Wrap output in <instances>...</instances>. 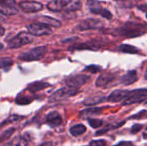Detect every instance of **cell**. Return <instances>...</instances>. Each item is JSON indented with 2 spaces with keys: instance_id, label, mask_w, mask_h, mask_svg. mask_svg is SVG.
<instances>
[{
  "instance_id": "obj_1",
  "label": "cell",
  "mask_w": 147,
  "mask_h": 146,
  "mask_svg": "<svg viewBox=\"0 0 147 146\" xmlns=\"http://www.w3.org/2000/svg\"><path fill=\"white\" fill-rule=\"evenodd\" d=\"M47 52L46 46H38L19 55V59L23 61H36L41 59Z\"/></svg>"
},
{
  "instance_id": "obj_2",
  "label": "cell",
  "mask_w": 147,
  "mask_h": 146,
  "mask_svg": "<svg viewBox=\"0 0 147 146\" xmlns=\"http://www.w3.org/2000/svg\"><path fill=\"white\" fill-rule=\"evenodd\" d=\"M34 40L33 35L27 32H21L14 38H12L9 42V48H18L24 45L29 44Z\"/></svg>"
},
{
  "instance_id": "obj_3",
  "label": "cell",
  "mask_w": 147,
  "mask_h": 146,
  "mask_svg": "<svg viewBox=\"0 0 147 146\" xmlns=\"http://www.w3.org/2000/svg\"><path fill=\"white\" fill-rule=\"evenodd\" d=\"M79 92L78 88H71V87H65L62 89H59V90H57L56 92H54L51 96H50V102L53 101H59V100H62L67 97H71L75 95H77Z\"/></svg>"
},
{
  "instance_id": "obj_4",
  "label": "cell",
  "mask_w": 147,
  "mask_h": 146,
  "mask_svg": "<svg viewBox=\"0 0 147 146\" xmlns=\"http://www.w3.org/2000/svg\"><path fill=\"white\" fill-rule=\"evenodd\" d=\"M28 31L30 34L34 36H41V35H47L52 33V29L42 23L36 22V23H31L27 27Z\"/></svg>"
},
{
  "instance_id": "obj_5",
  "label": "cell",
  "mask_w": 147,
  "mask_h": 146,
  "mask_svg": "<svg viewBox=\"0 0 147 146\" xmlns=\"http://www.w3.org/2000/svg\"><path fill=\"white\" fill-rule=\"evenodd\" d=\"M146 30L143 28V26L140 24H126V26L122 28L121 34L127 36V37H134L143 34Z\"/></svg>"
},
{
  "instance_id": "obj_6",
  "label": "cell",
  "mask_w": 147,
  "mask_h": 146,
  "mask_svg": "<svg viewBox=\"0 0 147 146\" xmlns=\"http://www.w3.org/2000/svg\"><path fill=\"white\" fill-rule=\"evenodd\" d=\"M90 81V77L89 76L79 74V75H75V76L68 77L65 80V83H66V86H68V87L78 88L79 86L84 85V84L89 83Z\"/></svg>"
},
{
  "instance_id": "obj_7",
  "label": "cell",
  "mask_w": 147,
  "mask_h": 146,
  "mask_svg": "<svg viewBox=\"0 0 147 146\" xmlns=\"http://www.w3.org/2000/svg\"><path fill=\"white\" fill-rule=\"evenodd\" d=\"M0 12L6 15H13L17 14L18 9L16 6L15 0H1Z\"/></svg>"
},
{
  "instance_id": "obj_8",
  "label": "cell",
  "mask_w": 147,
  "mask_h": 146,
  "mask_svg": "<svg viewBox=\"0 0 147 146\" xmlns=\"http://www.w3.org/2000/svg\"><path fill=\"white\" fill-rule=\"evenodd\" d=\"M19 7L26 13H34L41 10L43 9V5L35 1H23L19 3Z\"/></svg>"
},
{
  "instance_id": "obj_9",
  "label": "cell",
  "mask_w": 147,
  "mask_h": 146,
  "mask_svg": "<svg viewBox=\"0 0 147 146\" xmlns=\"http://www.w3.org/2000/svg\"><path fill=\"white\" fill-rule=\"evenodd\" d=\"M127 93H128V90H125V89L115 90L106 98V101L109 102H123L127 98Z\"/></svg>"
},
{
  "instance_id": "obj_10",
  "label": "cell",
  "mask_w": 147,
  "mask_h": 146,
  "mask_svg": "<svg viewBox=\"0 0 147 146\" xmlns=\"http://www.w3.org/2000/svg\"><path fill=\"white\" fill-rule=\"evenodd\" d=\"M103 22L100 20L96 19H87L83 21L79 25L80 30H88V29H95L100 28Z\"/></svg>"
},
{
  "instance_id": "obj_11",
  "label": "cell",
  "mask_w": 147,
  "mask_h": 146,
  "mask_svg": "<svg viewBox=\"0 0 147 146\" xmlns=\"http://www.w3.org/2000/svg\"><path fill=\"white\" fill-rule=\"evenodd\" d=\"M138 73L135 70L133 71H127V73H126L125 75H123L121 79L120 82L121 83L124 84V85H130L134 83L135 82L138 81Z\"/></svg>"
},
{
  "instance_id": "obj_12",
  "label": "cell",
  "mask_w": 147,
  "mask_h": 146,
  "mask_svg": "<svg viewBox=\"0 0 147 146\" xmlns=\"http://www.w3.org/2000/svg\"><path fill=\"white\" fill-rule=\"evenodd\" d=\"M47 122L51 127L59 126L62 123V118L60 114L56 111H52L47 115Z\"/></svg>"
},
{
  "instance_id": "obj_13",
  "label": "cell",
  "mask_w": 147,
  "mask_h": 146,
  "mask_svg": "<svg viewBox=\"0 0 147 146\" xmlns=\"http://www.w3.org/2000/svg\"><path fill=\"white\" fill-rule=\"evenodd\" d=\"M114 78H115V77L112 74H107V73L102 74L97 77V79L96 81V85L97 87H104L108 83H109L111 81H113Z\"/></svg>"
},
{
  "instance_id": "obj_14",
  "label": "cell",
  "mask_w": 147,
  "mask_h": 146,
  "mask_svg": "<svg viewBox=\"0 0 147 146\" xmlns=\"http://www.w3.org/2000/svg\"><path fill=\"white\" fill-rule=\"evenodd\" d=\"M38 22L40 23H42V24H45L47 26H52V27H55V28H59L61 26V22L57 20V19H54V18H52V17H49V16H41Z\"/></svg>"
},
{
  "instance_id": "obj_15",
  "label": "cell",
  "mask_w": 147,
  "mask_h": 146,
  "mask_svg": "<svg viewBox=\"0 0 147 146\" xmlns=\"http://www.w3.org/2000/svg\"><path fill=\"white\" fill-rule=\"evenodd\" d=\"M51 85L47 83H44V82H34L31 84H29L28 86V89L32 92V93H35L38 92L40 90H42L47 87H50Z\"/></svg>"
},
{
  "instance_id": "obj_16",
  "label": "cell",
  "mask_w": 147,
  "mask_h": 146,
  "mask_svg": "<svg viewBox=\"0 0 147 146\" xmlns=\"http://www.w3.org/2000/svg\"><path fill=\"white\" fill-rule=\"evenodd\" d=\"M88 5L90 11L94 14H101L103 8L102 7L101 3L96 0H88Z\"/></svg>"
},
{
  "instance_id": "obj_17",
  "label": "cell",
  "mask_w": 147,
  "mask_h": 146,
  "mask_svg": "<svg viewBox=\"0 0 147 146\" xmlns=\"http://www.w3.org/2000/svg\"><path fill=\"white\" fill-rule=\"evenodd\" d=\"M28 137L25 136H17L12 139L9 143V146H28Z\"/></svg>"
},
{
  "instance_id": "obj_18",
  "label": "cell",
  "mask_w": 147,
  "mask_h": 146,
  "mask_svg": "<svg viewBox=\"0 0 147 146\" xmlns=\"http://www.w3.org/2000/svg\"><path fill=\"white\" fill-rule=\"evenodd\" d=\"M101 113H102V108H88V109L83 110L81 112V115L84 119V118H90L91 116H94V115H98Z\"/></svg>"
},
{
  "instance_id": "obj_19",
  "label": "cell",
  "mask_w": 147,
  "mask_h": 146,
  "mask_svg": "<svg viewBox=\"0 0 147 146\" xmlns=\"http://www.w3.org/2000/svg\"><path fill=\"white\" fill-rule=\"evenodd\" d=\"M86 132V126L82 124H78L72 126L70 129V133L74 137H78L82 134H84Z\"/></svg>"
},
{
  "instance_id": "obj_20",
  "label": "cell",
  "mask_w": 147,
  "mask_h": 146,
  "mask_svg": "<svg viewBox=\"0 0 147 146\" xmlns=\"http://www.w3.org/2000/svg\"><path fill=\"white\" fill-rule=\"evenodd\" d=\"M47 7L49 10L55 11V12H59L63 9L61 3H60V0H53L47 3Z\"/></svg>"
},
{
  "instance_id": "obj_21",
  "label": "cell",
  "mask_w": 147,
  "mask_h": 146,
  "mask_svg": "<svg viewBox=\"0 0 147 146\" xmlns=\"http://www.w3.org/2000/svg\"><path fill=\"white\" fill-rule=\"evenodd\" d=\"M124 123H125V120H123V121H121V122H119V123H117V124H115V125H108V126H106V127H104L103 129H102V130L98 131L97 133H96V136H100V135H102V134L106 133H107L108 131H109V130L119 128V127L121 126Z\"/></svg>"
},
{
  "instance_id": "obj_22",
  "label": "cell",
  "mask_w": 147,
  "mask_h": 146,
  "mask_svg": "<svg viewBox=\"0 0 147 146\" xmlns=\"http://www.w3.org/2000/svg\"><path fill=\"white\" fill-rule=\"evenodd\" d=\"M120 50L123 52H126V53H138V52H140V50L137 47L133 46L131 45H127V44L121 45Z\"/></svg>"
},
{
  "instance_id": "obj_23",
  "label": "cell",
  "mask_w": 147,
  "mask_h": 146,
  "mask_svg": "<svg viewBox=\"0 0 147 146\" xmlns=\"http://www.w3.org/2000/svg\"><path fill=\"white\" fill-rule=\"evenodd\" d=\"M80 8H81L80 0H72L67 5V7L65 8V9L67 10V11H76V10H78Z\"/></svg>"
},
{
  "instance_id": "obj_24",
  "label": "cell",
  "mask_w": 147,
  "mask_h": 146,
  "mask_svg": "<svg viewBox=\"0 0 147 146\" xmlns=\"http://www.w3.org/2000/svg\"><path fill=\"white\" fill-rule=\"evenodd\" d=\"M106 101V98L102 97V96H96V97H90L88 98L87 100H85L84 102V105H95V104H98L100 102H102Z\"/></svg>"
},
{
  "instance_id": "obj_25",
  "label": "cell",
  "mask_w": 147,
  "mask_h": 146,
  "mask_svg": "<svg viewBox=\"0 0 147 146\" xmlns=\"http://www.w3.org/2000/svg\"><path fill=\"white\" fill-rule=\"evenodd\" d=\"M13 65V60L10 58H0V69L8 68Z\"/></svg>"
},
{
  "instance_id": "obj_26",
  "label": "cell",
  "mask_w": 147,
  "mask_h": 146,
  "mask_svg": "<svg viewBox=\"0 0 147 146\" xmlns=\"http://www.w3.org/2000/svg\"><path fill=\"white\" fill-rule=\"evenodd\" d=\"M16 131L15 128H9L6 131H4L1 135H0V142H3L6 139H8L9 138H10L12 136V134L14 133V132Z\"/></svg>"
},
{
  "instance_id": "obj_27",
  "label": "cell",
  "mask_w": 147,
  "mask_h": 146,
  "mask_svg": "<svg viewBox=\"0 0 147 146\" xmlns=\"http://www.w3.org/2000/svg\"><path fill=\"white\" fill-rule=\"evenodd\" d=\"M88 122H89L90 126L93 128H98V127L102 126L103 124L102 120H98V119H94V118H90L88 120Z\"/></svg>"
},
{
  "instance_id": "obj_28",
  "label": "cell",
  "mask_w": 147,
  "mask_h": 146,
  "mask_svg": "<svg viewBox=\"0 0 147 146\" xmlns=\"http://www.w3.org/2000/svg\"><path fill=\"white\" fill-rule=\"evenodd\" d=\"M32 102V99H28L27 96H18L16 99V102L19 105H26Z\"/></svg>"
},
{
  "instance_id": "obj_29",
  "label": "cell",
  "mask_w": 147,
  "mask_h": 146,
  "mask_svg": "<svg viewBox=\"0 0 147 146\" xmlns=\"http://www.w3.org/2000/svg\"><path fill=\"white\" fill-rule=\"evenodd\" d=\"M147 118V111L146 110H142L140 112H139L138 114H134V115H132L129 117L130 120H140V119H146Z\"/></svg>"
},
{
  "instance_id": "obj_30",
  "label": "cell",
  "mask_w": 147,
  "mask_h": 146,
  "mask_svg": "<svg viewBox=\"0 0 147 146\" xmlns=\"http://www.w3.org/2000/svg\"><path fill=\"white\" fill-rule=\"evenodd\" d=\"M22 117H20V116H18V115H12V116H10L9 118H8L6 120H4L1 125H0V127H2V126H3L6 123H9V122H15V121H17V120H19L20 119H21Z\"/></svg>"
},
{
  "instance_id": "obj_31",
  "label": "cell",
  "mask_w": 147,
  "mask_h": 146,
  "mask_svg": "<svg viewBox=\"0 0 147 146\" xmlns=\"http://www.w3.org/2000/svg\"><path fill=\"white\" fill-rule=\"evenodd\" d=\"M86 71L91 72V73H97L101 71V67L98 66V65H89L85 68Z\"/></svg>"
},
{
  "instance_id": "obj_32",
  "label": "cell",
  "mask_w": 147,
  "mask_h": 146,
  "mask_svg": "<svg viewBox=\"0 0 147 146\" xmlns=\"http://www.w3.org/2000/svg\"><path fill=\"white\" fill-rule=\"evenodd\" d=\"M107 145V142L103 139H98V140H93L91 141L89 146H106Z\"/></svg>"
},
{
  "instance_id": "obj_33",
  "label": "cell",
  "mask_w": 147,
  "mask_h": 146,
  "mask_svg": "<svg viewBox=\"0 0 147 146\" xmlns=\"http://www.w3.org/2000/svg\"><path fill=\"white\" fill-rule=\"evenodd\" d=\"M142 128H143V126L142 125H140V124H135L131 128V133L132 134H136L139 132H140Z\"/></svg>"
},
{
  "instance_id": "obj_34",
  "label": "cell",
  "mask_w": 147,
  "mask_h": 146,
  "mask_svg": "<svg viewBox=\"0 0 147 146\" xmlns=\"http://www.w3.org/2000/svg\"><path fill=\"white\" fill-rule=\"evenodd\" d=\"M100 15H101L102 16H103L104 18H107V19H109H109H111V18H112V16H113V15L111 14V12H110L109 10L106 9H103Z\"/></svg>"
},
{
  "instance_id": "obj_35",
  "label": "cell",
  "mask_w": 147,
  "mask_h": 146,
  "mask_svg": "<svg viewBox=\"0 0 147 146\" xmlns=\"http://www.w3.org/2000/svg\"><path fill=\"white\" fill-rule=\"evenodd\" d=\"M114 146H134V144L132 142H129V141H121L120 142L119 144H117L116 145Z\"/></svg>"
},
{
  "instance_id": "obj_36",
  "label": "cell",
  "mask_w": 147,
  "mask_h": 146,
  "mask_svg": "<svg viewBox=\"0 0 147 146\" xmlns=\"http://www.w3.org/2000/svg\"><path fill=\"white\" fill-rule=\"evenodd\" d=\"M72 0H60V3H61V5L63 7V9H65V7H67V5L71 2Z\"/></svg>"
},
{
  "instance_id": "obj_37",
  "label": "cell",
  "mask_w": 147,
  "mask_h": 146,
  "mask_svg": "<svg viewBox=\"0 0 147 146\" xmlns=\"http://www.w3.org/2000/svg\"><path fill=\"white\" fill-rule=\"evenodd\" d=\"M39 146H53V143L52 142H45V143H42L41 145H40Z\"/></svg>"
},
{
  "instance_id": "obj_38",
  "label": "cell",
  "mask_w": 147,
  "mask_h": 146,
  "mask_svg": "<svg viewBox=\"0 0 147 146\" xmlns=\"http://www.w3.org/2000/svg\"><path fill=\"white\" fill-rule=\"evenodd\" d=\"M4 34V28H3V27L0 24V36H2V35H3Z\"/></svg>"
},
{
  "instance_id": "obj_39",
  "label": "cell",
  "mask_w": 147,
  "mask_h": 146,
  "mask_svg": "<svg viewBox=\"0 0 147 146\" xmlns=\"http://www.w3.org/2000/svg\"><path fill=\"white\" fill-rule=\"evenodd\" d=\"M144 77H145V78L147 80V68L146 69V71H145V74H144Z\"/></svg>"
},
{
  "instance_id": "obj_40",
  "label": "cell",
  "mask_w": 147,
  "mask_h": 146,
  "mask_svg": "<svg viewBox=\"0 0 147 146\" xmlns=\"http://www.w3.org/2000/svg\"><path fill=\"white\" fill-rule=\"evenodd\" d=\"M3 44H1V43H0V50H2V49H3Z\"/></svg>"
},
{
  "instance_id": "obj_41",
  "label": "cell",
  "mask_w": 147,
  "mask_h": 146,
  "mask_svg": "<svg viewBox=\"0 0 147 146\" xmlns=\"http://www.w3.org/2000/svg\"><path fill=\"white\" fill-rule=\"evenodd\" d=\"M144 137H145V138H146V139H147V135H146V134H145V135H144Z\"/></svg>"
},
{
  "instance_id": "obj_42",
  "label": "cell",
  "mask_w": 147,
  "mask_h": 146,
  "mask_svg": "<svg viewBox=\"0 0 147 146\" xmlns=\"http://www.w3.org/2000/svg\"><path fill=\"white\" fill-rule=\"evenodd\" d=\"M115 1H125V0H115Z\"/></svg>"
},
{
  "instance_id": "obj_43",
  "label": "cell",
  "mask_w": 147,
  "mask_h": 146,
  "mask_svg": "<svg viewBox=\"0 0 147 146\" xmlns=\"http://www.w3.org/2000/svg\"><path fill=\"white\" fill-rule=\"evenodd\" d=\"M146 17H147V12H146Z\"/></svg>"
},
{
  "instance_id": "obj_44",
  "label": "cell",
  "mask_w": 147,
  "mask_h": 146,
  "mask_svg": "<svg viewBox=\"0 0 147 146\" xmlns=\"http://www.w3.org/2000/svg\"><path fill=\"white\" fill-rule=\"evenodd\" d=\"M146 104H147V102H146Z\"/></svg>"
}]
</instances>
